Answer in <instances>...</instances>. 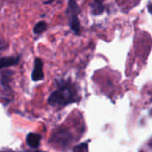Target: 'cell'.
I'll return each instance as SVG.
<instances>
[{
    "instance_id": "9c48e42d",
    "label": "cell",
    "mask_w": 152,
    "mask_h": 152,
    "mask_svg": "<svg viewBox=\"0 0 152 152\" xmlns=\"http://www.w3.org/2000/svg\"><path fill=\"white\" fill-rule=\"evenodd\" d=\"M103 12V5L100 1H96L93 6V12L94 14H100Z\"/></svg>"
},
{
    "instance_id": "6da1fadb",
    "label": "cell",
    "mask_w": 152,
    "mask_h": 152,
    "mask_svg": "<svg viewBox=\"0 0 152 152\" xmlns=\"http://www.w3.org/2000/svg\"><path fill=\"white\" fill-rule=\"evenodd\" d=\"M78 101L79 96L75 86L69 82L61 81L59 83L58 89L51 94L48 99V103L53 106H65Z\"/></svg>"
},
{
    "instance_id": "7a4b0ae2",
    "label": "cell",
    "mask_w": 152,
    "mask_h": 152,
    "mask_svg": "<svg viewBox=\"0 0 152 152\" xmlns=\"http://www.w3.org/2000/svg\"><path fill=\"white\" fill-rule=\"evenodd\" d=\"M68 13H70V20H69V26L71 29L78 34L80 30V22L78 20L77 14L79 12V7L76 2V0H69V8L67 11Z\"/></svg>"
},
{
    "instance_id": "3957f363",
    "label": "cell",
    "mask_w": 152,
    "mask_h": 152,
    "mask_svg": "<svg viewBox=\"0 0 152 152\" xmlns=\"http://www.w3.org/2000/svg\"><path fill=\"white\" fill-rule=\"evenodd\" d=\"M31 77L33 81H40L44 78L43 61L39 58H37L35 60V64H34V69L31 74Z\"/></svg>"
},
{
    "instance_id": "4fadbf2b",
    "label": "cell",
    "mask_w": 152,
    "mask_h": 152,
    "mask_svg": "<svg viewBox=\"0 0 152 152\" xmlns=\"http://www.w3.org/2000/svg\"><path fill=\"white\" fill-rule=\"evenodd\" d=\"M25 152H44V151H26Z\"/></svg>"
},
{
    "instance_id": "8fae6325",
    "label": "cell",
    "mask_w": 152,
    "mask_h": 152,
    "mask_svg": "<svg viewBox=\"0 0 152 152\" xmlns=\"http://www.w3.org/2000/svg\"><path fill=\"white\" fill-rule=\"evenodd\" d=\"M8 47V44L4 40H0V51L5 50Z\"/></svg>"
},
{
    "instance_id": "5b68a950",
    "label": "cell",
    "mask_w": 152,
    "mask_h": 152,
    "mask_svg": "<svg viewBox=\"0 0 152 152\" xmlns=\"http://www.w3.org/2000/svg\"><path fill=\"white\" fill-rule=\"evenodd\" d=\"M40 141H41V136L39 134H29L26 139L27 144L29 147L34 148V149H37L39 147Z\"/></svg>"
},
{
    "instance_id": "ba28073f",
    "label": "cell",
    "mask_w": 152,
    "mask_h": 152,
    "mask_svg": "<svg viewBox=\"0 0 152 152\" xmlns=\"http://www.w3.org/2000/svg\"><path fill=\"white\" fill-rule=\"evenodd\" d=\"M12 75V71H4L2 75V84L4 86H8V83L11 79V77Z\"/></svg>"
},
{
    "instance_id": "277c9868",
    "label": "cell",
    "mask_w": 152,
    "mask_h": 152,
    "mask_svg": "<svg viewBox=\"0 0 152 152\" xmlns=\"http://www.w3.org/2000/svg\"><path fill=\"white\" fill-rule=\"evenodd\" d=\"M70 140H71V136L69 134V133L66 132H58L53 136L54 142L58 144H68Z\"/></svg>"
},
{
    "instance_id": "52a82bcc",
    "label": "cell",
    "mask_w": 152,
    "mask_h": 152,
    "mask_svg": "<svg viewBox=\"0 0 152 152\" xmlns=\"http://www.w3.org/2000/svg\"><path fill=\"white\" fill-rule=\"evenodd\" d=\"M46 28H47L46 22L45 21H39L35 25V27L33 28V31H34L35 34L39 35V34H42L43 32H45L46 30Z\"/></svg>"
},
{
    "instance_id": "30bf717a",
    "label": "cell",
    "mask_w": 152,
    "mask_h": 152,
    "mask_svg": "<svg viewBox=\"0 0 152 152\" xmlns=\"http://www.w3.org/2000/svg\"><path fill=\"white\" fill-rule=\"evenodd\" d=\"M74 152H88V148L86 143L80 144L74 148Z\"/></svg>"
},
{
    "instance_id": "8992f818",
    "label": "cell",
    "mask_w": 152,
    "mask_h": 152,
    "mask_svg": "<svg viewBox=\"0 0 152 152\" xmlns=\"http://www.w3.org/2000/svg\"><path fill=\"white\" fill-rule=\"evenodd\" d=\"M19 62V58L18 57H3L0 58V69L13 66Z\"/></svg>"
},
{
    "instance_id": "7c38bea8",
    "label": "cell",
    "mask_w": 152,
    "mask_h": 152,
    "mask_svg": "<svg viewBox=\"0 0 152 152\" xmlns=\"http://www.w3.org/2000/svg\"><path fill=\"white\" fill-rule=\"evenodd\" d=\"M151 4H148V9H149V12H151Z\"/></svg>"
}]
</instances>
